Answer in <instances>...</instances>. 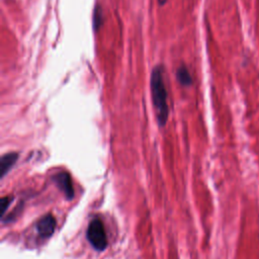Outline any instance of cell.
I'll list each match as a JSON object with an SVG mask.
<instances>
[{
	"label": "cell",
	"mask_w": 259,
	"mask_h": 259,
	"mask_svg": "<svg viewBox=\"0 0 259 259\" xmlns=\"http://www.w3.org/2000/svg\"><path fill=\"white\" fill-rule=\"evenodd\" d=\"M150 89L156 119L160 126H164L169 116V107L167 102V89L165 86L164 74L161 66H156L152 70L150 78Z\"/></svg>",
	"instance_id": "6da1fadb"
},
{
	"label": "cell",
	"mask_w": 259,
	"mask_h": 259,
	"mask_svg": "<svg viewBox=\"0 0 259 259\" xmlns=\"http://www.w3.org/2000/svg\"><path fill=\"white\" fill-rule=\"evenodd\" d=\"M87 239L90 245L97 251H103L107 247V237L102 222L94 219L89 223L87 228Z\"/></svg>",
	"instance_id": "7a4b0ae2"
},
{
	"label": "cell",
	"mask_w": 259,
	"mask_h": 259,
	"mask_svg": "<svg viewBox=\"0 0 259 259\" xmlns=\"http://www.w3.org/2000/svg\"><path fill=\"white\" fill-rule=\"evenodd\" d=\"M54 180L67 199L70 200L74 197V188H73L71 176L69 175V173L60 172L54 176Z\"/></svg>",
	"instance_id": "3957f363"
},
{
	"label": "cell",
	"mask_w": 259,
	"mask_h": 259,
	"mask_svg": "<svg viewBox=\"0 0 259 259\" xmlns=\"http://www.w3.org/2000/svg\"><path fill=\"white\" fill-rule=\"evenodd\" d=\"M56 228V220L53 214L48 213L41 217L36 223V231L41 238H49L53 235Z\"/></svg>",
	"instance_id": "277c9868"
},
{
	"label": "cell",
	"mask_w": 259,
	"mask_h": 259,
	"mask_svg": "<svg viewBox=\"0 0 259 259\" xmlns=\"http://www.w3.org/2000/svg\"><path fill=\"white\" fill-rule=\"evenodd\" d=\"M18 159V154L15 152L7 153L3 155L0 159V177L3 178L8 171L12 168V166L15 164V162Z\"/></svg>",
	"instance_id": "5b68a950"
},
{
	"label": "cell",
	"mask_w": 259,
	"mask_h": 259,
	"mask_svg": "<svg viewBox=\"0 0 259 259\" xmlns=\"http://www.w3.org/2000/svg\"><path fill=\"white\" fill-rule=\"evenodd\" d=\"M176 78H177V81L183 86H190L192 84V77L187 67L185 66L178 67L176 71Z\"/></svg>",
	"instance_id": "8992f818"
},
{
	"label": "cell",
	"mask_w": 259,
	"mask_h": 259,
	"mask_svg": "<svg viewBox=\"0 0 259 259\" xmlns=\"http://www.w3.org/2000/svg\"><path fill=\"white\" fill-rule=\"evenodd\" d=\"M103 22V13H102V9L99 5H96L93 11V27L95 30L99 29V27L101 26Z\"/></svg>",
	"instance_id": "52a82bcc"
},
{
	"label": "cell",
	"mask_w": 259,
	"mask_h": 259,
	"mask_svg": "<svg viewBox=\"0 0 259 259\" xmlns=\"http://www.w3.org/2000/svg\"><path fill=\"white\" fill-rule=\"evenodd\" d=\"M12 201V196H4L1 198V201H0V205H1V217L3 218V215L5 214L8 206L10 205Z\"/></svg>",
	"instance_id": "ba28073f"
},
{
	"label": "cell",
	"mask_w": 259,
	"mask_h": 259,
	"mask_svg": "<svg viewBox=\"0 0 259 259\" xmlns=\"http://www.w3.org/2000/svg\"><path fill=\"white\" fill-rule=\"evenodd\" d=\"M166 1H167V0H158V2H159L160 5H164V4L166 3Z\"/></svg>",
	"instance_id": "9c48e42d"
}]
</instances>
